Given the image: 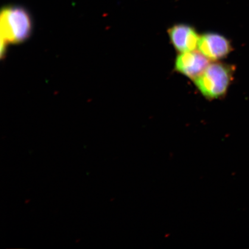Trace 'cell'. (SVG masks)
<instances>
[{"mask_svg": "<svg viewBox=\"0 0 249 249\" xmlns=\"http://www.w3.org/2000/svg\"><path fill=\"white\" fill-rule=\"evenodd\" d=\"M32 29V20L26 9L17 6L3 9L0 17L1 57H4L9 44L23 42L29 38Z\"/></svg>", "mask_w": 249, "mask_h": 249, "instance_id": "obj_1", "label": "cell"}, {"mask_svg": "<svg viewBox=\"0 0 249 249\" xmlns=\"http://www.w3.org/2000/svg\"><path fill=\"white\" fill-rule=\"evenodd\" d=\"M235 71L234 65L213 62L194 80L195 84L199 91L207 99L223 97L232 82Z\"/></svg>", "mask_w": 249, "mask_h": 249, "instance_id": "obj_2", "label": "cell"}, {"mask_svg": "<svg viewBox=\"0 0 249 249\" xmlns=\"http://www.w3.org/2000/svg\"><path fill=\"white\" fill-rule=\"evenodd\" d=\"M198 49L210 60L217 61L226 58L232 51V46L225 36L208 33L200 36Z\"/></svg>", "mask_w": 249, "mask_h": 249, "instance_id": "obj_3", "label": "cell"}, {"mask_svg": "<svg viewBox=\"0 0 249 249\" xmlns=\"http://www.w3.org/2000/svg\"><path fill=\"white\" fill-rule=\"evenodd\" d=\"M210 64L209 59L200 52L180 53L176 58L175 69L189 79L195 80Z\"/></svg>", "mask_w": 249, "mask_h": 249, "instance_id": "obj_4", "label": "cell"}, {"mask_svg": "<svg viewBox=\"0 0 249 249\" xmlns=\"http://www.w3.org/2000/svg\"><path fill=\"white\" fill-rule=\"evenodd\" d=\"M171 43L177 51L185 53L195 51L198 48L200 36L194 27L188 24H178L168 31Z\"/></svg>", "mask_w": 249, "mask_h": 249, "instance_id": "obj_5", "label": "cell"}]
</instances>
